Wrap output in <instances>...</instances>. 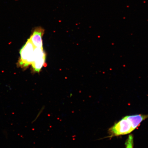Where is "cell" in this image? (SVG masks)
<instances>
[{
  "instance_id": "1",
  "label": "cell",
  "mask_w": 148,
  "mask_h": 148,
  "mask_svg": "<svg viewBox=\"0 0 148 148\" xmlns=\"http://www.w3.org/2000/svg\"><path fill=\"white\" fill-rule=\"evenodd\" d=\"M148 118V114H135L125 116L109 129L110 137L130 134Z\"/></svg>"
},
{
  "instance_id": "2",
  "label": "cell",
  "mask_w": 148,
  "mask_h": 148,
  "mask_svg": "<svg viewBox=\"0 0 148 148\" xmlns=\"http://www.w3.org/2000/svg\"><path fill=\"white\" fill-rule=\"evenodd\" d=\"M35 48L29 39H28L20 52V66L26 67L32 64L34 58Z\"/></svg>"
},
{
  "instance_id": "3",
  "label": "cell",
  "mask_w": 148,
  "mask_h": 148,
  "mask_svg": "<svg viewBox=\"0 0 148 148\" xmlns=\"http://www.w3.org/2000/svg\"><path fill=\"white\" fill-rule=\"evenodd\" d=\"M46 55L43 48H35L32 66L33 71L39 73L45 64Z\"/></svg>"
},
{
  "instance_id": "4",
  "label": "cell",
  "mask_w": 148,
  "mask_h": 148,
  "mask_svg": "<svg viewBox=\"0 0 148 148\" xmlns=\"http://www.w3.org/2000/svg\"><path fill=\"white\" fill-rule=\"evenodd\" d=\"M44 33V29L41 27H37L33 29L29 40L35 48H43L42 37Z\"/></svg>"
},
{
  "instance_id": "5",
  "label": "cell",
  "mask_w": 148,
  "mask_h": 148,
  "mask_svg": "<svg viewBox=\"0 0 148 148\" xmlns=\"http://www.w3.org/2000/svg\"><path fill=\"white\" fill-rule=\"evenodd\" d=\"M125 148H134V136L130 135L125 143Z\"/></svg>"
},
{
  "instance_id": "6",
  "label": "cell",
  "mask_w": 148,
  "mask_h": 148,
  "mask_svg": "<svg viewBox=\"0 0 148 148\" xmlns=\"http://www.w3.org/2000/svg\"><path fill=\"white\" fill-rule=\"evenodd\" d=\"M44 108H45V107H44V106L42 107L41 110H40V112H39L38 113V114H37V115L36 117V118H35V119H34V120H33V121L32 123H34V122L36 121V120L37 119H38V118L39 117V116H40V114H41L42 112H43V111L44 110Z\"/></svg>"
}]
</instances>
